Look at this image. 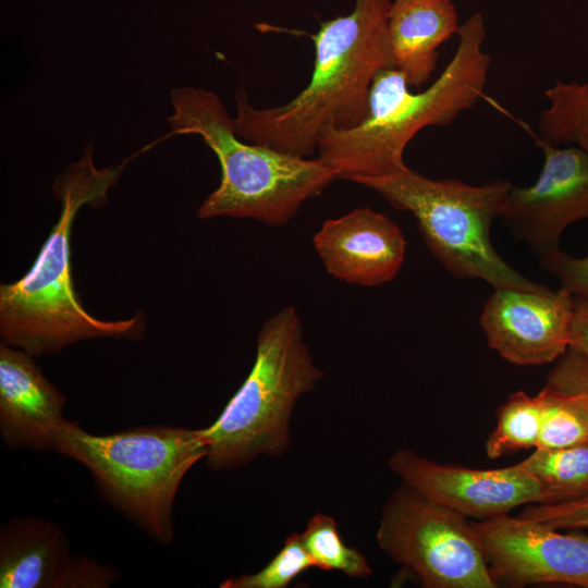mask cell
Returning <instances> with one entry per match:
<instances>
[{
	"instance_id": "obj_24",
	"label": "cell",
	"mask_w": 588,
	"mask_h": 588,
	"mask_svg": "<svg viewBox=\"0 0 588 588\" xmlns=\"http://www.w3.org/2000/svg\"><path fill=\"white\" fill-rule=\"evenodd\" d=\"M540 265L556 275L561 287L573 296L588 298V255L575 257L561 249Z\"/></svg>"
},
{
	"instance_id": "obj_11",
	"label": "cell",
	"mask_w": 588,
	"mask_h": 588,
	"mask_svg": "<svg viewBox=\"0 0 588 588\" xmlns=\"http://www.w3.org/2000/svg\"><path fill=\"white\" fill-rule=\"evenodd\" d=\"M388 465L403 485L467 518L483 520L547 502L540 483L516 465L477 469L439 464L409 450L393 453Z\"/></svg>"
},
{
	"instance_id": "obj_25",
	"label": "cell",
	"mask_w": 588,
	"mask_h": 588,
	"mask_svg": "<svg viewBox=\"0 0 588 588\" xmlns=\"http://www.w3.org/2000/svg\"><path fill=\"white\" fill-rule=\"evenodd\" d=\"M546 384L565 392L588 395V358L568 347L549 372Z\"/></svg>"
},
{
	"instance_id": "obj_6",
	"label": "cell",
	"mask_w": 588,
	"mask_h": 588,
	"mask_svg": "<svg viewBox=\"0 0 588 588\" xmlns=\"http://www.w3.org/2000/svg\"><path fill=\"white\" fill-rule=\"evenodd\" d=\"M52 449L86 466L102 494L154 539L172 541V506L189 468L207 456L201 429L132 428L106 436L65 421Z\"/></svg>"
},
{
	"instance_id": "obj_16",
	"label": "cell",
	"mask_w": 588,
	"mask_h": 588,
	"mask_svg": "<svg viewBox=\"0 0 588 588\" xmlns=\"http://www.w3.org/2000/svg\"><path fill=\"white\" fill-rule=\"evenodd\" d=\"M456 9L451 0H393L388 35L394 66L409 86L427 83L436 70L438 48L456 33Z\"/></svg>"
},
{
	"instance_id": "obj_26",
	"label": "cell",
	"mask_w": 588,
	"mask_h": 588,
	"mask_svg": "<svg viewBox=\"0 0 588 588\" xmlns=\"http://www.w3.org/2000/svg\"><path fill=\"white\" fill-rule=\"evenodd\" d=\"M568 347L588 358V298L574 296Z\"/></svg>"
},
{
	"instance_id": "obj_5",
	"label": "cell",
	"mask_w": 588,
	"mask_h": 588,
	"mask_svg": "<svg viewBox=\"0 0 588 588\" xmlns=\"http://www.w3.org/2000/svg\"><path fill=\"white\" fill-rule=\"evenodd\" d=\"M321 376L295 307L269 317L259 330L250 372L216 421L201 429L208 465L230 470L259 455L285 454L294 405Z\"/></svg>"
},
{
	"instance_id": "obj_10",
	"label": "cell",
	"mask_w": 588,
	"mask_h": 588,
	"mask_svg": "<svg viewBox=\"0 0 588 588\" xmlns=\"http://www.w3.org/2000/svg\"><path fill=\"white\" fill-rule=\"evenodd\" d=\"M544 163L530 186H512L499 216L541 264L561 250L564 230L588 219V152L540 143Z\"/></svg>"
},
{
	"instance_id": "obj_4",
	"label": "cell",
	"mask_w": 588,
	"mask_h": 588,
	"mask_svg": "<svg viewBox=\"0 0 588 588\" xmlns=\"http://www.w3.org/2000/svg\"><path fill=\"white\" fill-rule=\"evenodd\" d=\"M171 134L200 136L221 167L219 186L197 209L201 219L250 218L267 225H285L305 201L339 179L320 158L289 155L243 140L212 91L176 88L171 91Z\"/></svg>"
},
{
	"instance_id": "obj_12",
	"label": "cell",
	"mask_w": 588,
	"mask_h": 588,
	"mask_svg": "<svg viewBox=\"0 0 588 588\" xmlns=\"http://www.w3.org/2000/svg\"><path fill=\"white\" fill-rule=\"evenodd\" d=\"M574 296L563 287L531 292L497 287L480 316L490 348L519 366L546 365L568 348Z\"/></svg>"
},
{
	"instance_id": "obj_2",
	"label": "cell",
	"mask_w": 588,
	"mask_h": 588,
	"mask_svg": "<svg viewBox=\"0 0 588 588\" xmlns=\"http://www.w3.org/2000/svg\"><path fill=\"white\" fill-rule=\"evenodd\" d=\"M125 163L98 169L93 147L56 181L61 201L58 222L50 231L33 266L17 281L0 286V336L2 343L32 356L54 354L78 341L109 338H140L142 314L130 319L106 321L90 315L75 292L71 265V231L84 205L99 204L115 185Z\"/></svg>"
},
{
	"instance_id": "obj_20",
	"label": "cell",
	"mask_w": 588,
	"mask_h": 588,
	"mask_svg": "<svg viewBox=\"0 0 588 588\" xmlns=\"http://www.w3.org/2000/svg\"><path fill=\"white\" fill-rule=\"evenodd\" d=\"M541 431V402L539 395L524 391L511 394L498 408L497 425L486 441L489 458L537 448Z\"/></svg>"
},
{
	"instance_id": "obj_8",
	"label": "cell",
	"mask_w": 588,
	"mask_h": 588,
	"mask_svg": "<svg viewBox=\"0 0 588 588\" xmlns=\"http://www.w3.org/2000/svg\"><path fill=\"white\" fill-rule=\"evenodd\" d=\"M376 538L422 587H498L473 523L405 485L385 503Z\"/></svg>"
},
{
	"instance_id": "obj_23",
	"label": "cell",
	"mask_w": 588,
	"mask_h": 588,
	"mask_svg": "<svg viewBox=\"0 0 588 588\" xmlns=\"http://www.w3.org/2000/svg\"><path fill=\"white\" fill-rule=\"evenodd\" d=\"M518 516L560 530H588V495L561 503L528 504Z\"/></svg>"
},
{
	"instance_id": "obj_3",
	"label": "cell",
	"mask_w": 588,
	"mask_h": 588,
	"mask_svg": "<svg viewBox=\"0 0 588 588\" xmlns=\"http://www.w3.org/2000/svg\"><path fill=\"white\" fill-rule=\"evenodd\" d=\"M456 34L458 45L452 60L426 90L413 94L400 70L382 69L371 83L367 119L354 128L326 127L319 133V158L339 179L353 182L405 170L404 149L421 128L446 126L479 101L491 63L481 49L486 37L482 15L473 14Z\"/></svg>"
},
{
	"instance_id": "obj_14",
	"label": "cell",
	"mask_w": 588,
	"mask_h": 588,
	"mask_svg": "<svg viewBox=\"0 0 588 588\" xmlns=\"http://www.w3.org/2000/svg\"><path fill=\"white\" fill-rule=\"evenodd\" d=\"M313 243L328 273L360 286L393 280L406 250L400 228L385 215L367 207L326 220Z\"/></svg>"
},
{
	"instance_id": "obj_18",
	"label": "cell",
	"mask_w": 588,
	"mask_h": 588,
	"mask_svg": "<svg viewBox=\"0 0 588 588\" xmlns=\"http://www.w3.org/2000/svg\"><path fill=\"white\" fill-rule=\"evenodd\" d=\"M550 107L538 119L539 143L576 144L588 152V83H556L544 91Z\"/></svg>"
},
{
	"instance_id": "obj_13",
	"label": "cell",
	"mask_w": 588,
	"mask_h": 588,
	"mask_svg": "<svg viewBox=\"0 0 588 588\" xmlns=\"http://www.w3.org/2000/svg\"><path fill=\"white\" fill-rule=\"evenodd\" d=\"M115 580L110 568L72 555L65 535L50 522L20 518L1 529V588L108 587Z\"/></svg>"
},
{
	"instance_id": "obj_7",
	"label": "cell",
	"mask_w": 588,
	"mask_h": 588,
	"mask_svg": "<svg viewBox=\"0 0 588 588\" xmlns=\"http://www.w3.org/2000/svg\"><path fill=\"white\" fill-rule=\"evenodd\" d=\"M353 182L377 192L395 209L412 213L429 250L454 277L479 278L494 289L550 290L516 272L491 244L492 222L513 186L509 181L475 186L455 179L432 180L407 167Z\"/></svg>"
},
{
	"instance_id": "obj_15",
	"label": "cell",
	"mask_w": 588,
	"mask_h": 588,
	"mask_svg": "<svg viewBox=\"0 0 588 588\" xmlns=\"http://www.w3.org/2000/svg\"><path fill=\"white\" fill-rule=\"evenodd\" d=\"M65 403L30 354L1 343L0 430L7 445L52 448L54 433L66 421Z\"/></svg>"
},
{
	"instance_id": "obj_19",
	"label": "cell",
	"mask_w": 588,
	"mask_h": 588,
	"mask_svg": "<svg viewBox=\"0 0 588 588\" xmlns=\"http://www.w3.org/2000/svg\"><path fill=\"white\" fill-rule=\"evenodd\" d=\"M541 431L536 449H562L588 443V395L544 385Z\"/></svg>"
},
{
	"instance_id": "obj_9",
	"label": "cell",
	"mask_w": 588,
	"mask_h": 588,
	"mask_svg": "<svg viewBox=\"0 0 588 588\" xmlns=\"http://www.w3.org/2000/svg\"><path fill=\"white\" fill-rule=\"evenodd\" d=\"M490 573L507 587L565 584L588 588V535L513 517L473 523Z\"/></svg>"
},
{
	"instance_id": "obj_22",
	"label": "cell",
	"mask_w": 588,
	"mask_h": 588,
	"mask_svg": "<svg viewBox=\"0 0 588 588\" xmlns=\"http://www.w3.org/2000/svg\"><path fill=\"white\" fill-rule=\"evenodd\" d=\"M315 567L301 534L292 532L282 549L259 572L231 577L221 588H286L306 569Z\"/></svg>"
},
{
	"instance_id": "obj_1",
	"label": "cell",
	"mask_w": 588,
	"mask_h": 588,
	"mask_svg": "<svg viewBox=\"0 0 588 588\" xmlns=\"http://www.w3.org/2000/svg\"><path fill=\"white\" fill-rule=\"evenodd\" d=\"M392 0H355L353 11L324 21L311 38L315 63L310 82L291 101L255 108L241 87L235 93L236 134L246 142L308 158L326 127L350 130L368 115L375 75L395 68L388 35Z\"/></svg>"
},
{
	"instance_id": "obj_17",
	"label": "cell",
	"mask_w": 588,
	"mask_h": 588,
	"mask_svg": "<svg viewBox=\"0 0 588 588\" xmlns=\"http://www.w3.org/2000/svg\"><path fill=\"white\" fill-rule=\"evenodd\" d=\"M542 487L547 502L561 503L588 495V443L562 449H535L515 464Z\"/></svg>"
},
{
	"instance_id": "obj_21",
	"label": "cell",
	"mask_w": 588,
	"mask_h": 588,
	"mask_svg": "<svg viewBox=\"0 0 588 588\" xmlns=\"http://www.w3.org/2000/svg\"><path fill=\"white\" fill-rule=\"evenodd\" d=\"M301 538L315 567L338 571L355 578H366L372 574L366 558L343 542L333 517L315 514L307 522Z\"/></svg>"
}]
</instances>
